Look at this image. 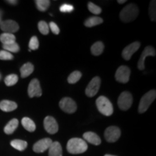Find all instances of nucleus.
<instances>
[{
    "mask_svg": "<svg viewBox=\"0 0 156 156\" xmlns=\"http://www.w3.org/2000/svg\"><path fill=\"white\" fill-rule=\"evenodd\" d=\"M10 144L12 147H13L15 149L19 151H23L24 150L26 149L27 146H28L27 142L21 140H14L11 142Z\"/></svg>",
    "mask_w": 156,
    "mask_h": 156,
    "instance_id": "25",
    "label": "nucleus"
},
{
    "mask_svg": "<svg viewBox=\"0 0 156 156\" xmlns=\"http://www.w3.org/2000/svg\"><path fill=\"white\" fill-rule=\"evenodd\" d=\"M13 55L7 51H0V59L1 60H12L13 59Z\"/></svg>",
    "mask_w": 156,
    "mask_h": 156,
    "instance_id": "34",
    "label": "nucleus"
},
{
    "mask_svg": "<svg viewBox=\"0 0 156 156\" xmlns=\"http://www.w3.org/2000/svg\"><path fill=\"white\" fill-rule=\"evenodd\" d=\"M1 17H2V12L0 11V23H1Z\"/></svg>",
    "mask_w": 156,
    "mask_h": 156,
    "instance_id": "39",
    "label": "nucleus"
},
{
    "mask_svg": "<svg viewBox=\"0 0 156 156\" xmlns=\"http://www.w3.org/2000/svg\"><path fill=\"white\" fill-rule=\"evenodd\" d=\"M83 138L85 141L94 145H99L101 143V138L94 132H87L83 134Z\"/></svg>",
    "mask_w": 156,
    "mask_h": 156,
    "instance_id": "16",
    "label": "nucleus"
},
{
    "mask_svg": "<svg viewBox=\"0 0 156 156\" xmlns=\"http://www.w3.org/2000/svg\"><path fill=\"white\" fill-rule=\"evenodd\" d=\"M156 97V91L155 90H151L149 92L145 93L143 96L142 97L141 100L140 101L139 108H138V112L140 114L145 112L149 108V107L155 99Z\"/></svg>",
    "mask_w": 156,
    "mask_h": 156,
    "instance_id": "4",
    "label": "nucleus"
},
{
    "mask_svg": "<svg viewBox=\"0 0 156 156\" xmlns=\"http://www.w3.org/2000/svg\"><path fill=\"white\" fill-rule=\"evenodd\" d=\"M38 30L44 35H47L49 33V27L45 21H40L38 24Z\"/></svg>",
    "mask_w": 156,
    "mask_h": 156,
    "instance_id": "30",
    "label": "nucleus"
},
{
    "mask_svg": "<svg viewBox=\"0 0 156 156\" xmlns=\"http://www.w3.org/2000/svg\"><path fill=\"white\" fill-rule=\"evenodd\" d=\"M22 125L27 131L33 132L36 130V124L34 121L28 117H24L22 119Z\"/></svg>",
    "mask_w": 156,
    "mask_h": 156,
    "instance_id": "21",
    "label": "nucleus"
},
{
    "mask_svg": "<svg viewBox=\"0 0 156 156\" xmlns=\"http://www.w3.org/2000/svg\"><path fill=\"white\" fill-rule=\"evenodd\" d=\"M105 139L108 142H115L119 139L121 136V131L117 126H109L106 129L104 133Z\"/></svg>",
    "mask_w": 156,
    "mask_h": 156,
    "instance_id": "9",
    "label": "nucleus"
},
{
    "mask_svg": "<svg viewBox=\"0 0 156 156\" xmlns=\"http://www.w3.org/2000/svg\"><path fill=\"white\" fill-rule=\"evenodd\" d=\"M101 87V79L99 77H93L85 90V94L88 97H93L97 94Z\"/></svg>",
    "mask_w": 156,
    "mask_h": 156,
    "instance_id": "7",
    "label": "nucleus"
},
{
    "mask_svg": "<svg viewBox=\"0 0 156 156\" xmlns=\"http://www.w3.org/2000/svg\"><path fill=\"white\" fill-rule=\"evenodd\" d=\"M131 72L130 69L126 66H121L117 69L115 77L119 83H126L129 80Z\"/></svg>",
    "mask_w": 156,
    "mask_h": 156,
    "instance_id": "8",
    "label": "nucleus"
},
{
    "mask_svg": "<svg viewBox=\"0 0 156 156\" xmlns=\"http://www.w3.org/2000/svg\"><path fill=\"white\" fill-rule=\"evenodd\" d=\"M81 77H82V73L80 72L75 71L70 74L69 77H68L67 81L69 84H75L76 83H77V82L80 80Z\"/></svg>",
    "mask_w": 156,
    "mask_h": 156,
    "instance_id": "27",
    "label": "nucleus"
},
{
    "mask_svg": "<svg viewBox=\"0 0 156 156\" xmlns=\"http://www.w3.org/2000/svg\"><path fill=\"white\" fill-rule=\"evenodd\" d=\"M18 124L19 122L17 119H12L7 123V124L5 126V129H4V131L7 134H12L17 128V126H18Z\"/></svg>",
    "mask_w": 156,
    "mask_h": 156,
    "instance_id": "19",
    "label": "nucleus"
},
{
    "mask_svg": "<svg viewBox=\"0 0 156 156\" xmlns=\"http://www.w3.org/2000/svg\"><path fill=\"white\" fill-rule=\"evenodd\" d=\"M104 156H116V155H108V154H107V155H105Z\"/></svg>",
    "mask_w": 156,
    "mask_h": 156,
    "instance_id": "40",
    "label": "nucleus"
},
{
    "mask_svg": "<svg viewBox=\"0 0 156 156\" xmlns=\"http://www.w3.org/2000/svg\"><path fill=\"white\" fill-rule=\"evenodd\" d=\"M18 81V77L15 74H12L5 77V83L7 86H12L15 85Z\"/></svg>",
    "mask_w": 156,
    "mask_h": 156,
    "instance_id": "28",
    "label": "nucleus"
},
{
    "mask_svg": "<svg viewBox=\"0 0 156 156\" xmlns=\"http://www.w3.org/2000/svg\"><path fill=\"white\" fill-rule=\"evenodd\" d=\"M67 150L71 154L83 153L87 150V145L80 138H72L67 142Z\"/></svg>",
    "mask_w": 156,
    "mask_h": 156,
    "instance_id": "1",
    "label": "nucleus"
},
{
    "mask_svg": "<svg viewBox=\"0 0 156 156\" xmlns=\"http://www.w3.org/2000/svg\"><path fill=\"white\" fill-rule=\"evenodd\" d=\"M103 22V19L101 18V17H90V18L87 19L86 21H85V25L87 28H92V27H94L95 25H100Z\"/></svg>",
    "mask_w": 156,
    "mask_h": 156,
    "instance_id": "24",
    "label": "nucleus"
},
{
    "mask_svg": "<svg viewBox=\"0 0 156 156\" xmlns=\"http://www.w3.org/2000/svg\"><path fill=\"white\" fill-rule=\"evenodd\" d=\"M16 38L13 34H7V33H4L0 36V41L2 43L3 45H8L10 44H13L15 42Z\"/></svg>",
    "mask_w": 156,
    "mask_h": 156,
    "instance_id": "22",
    "label": "nucleus"
},
{
    "mask_svg": "<svg viewBox=\"0 0 156 156\" xmlns=\"http://www.w3.org/2000/svg\"><path fill=\"white\" fill-rule=\"evenodd\" d=\"M3 48L5 51H7L10 53V52H14V53H17L20 51V47L18 44L16 43H13V44H10L8 45H3Z\"/></svg>",
    "mask_w": 156,
    "mask_h": 156,
    "instance_id": "29",
    "label": "nucleus"
},
{
    "mask_svg": "<svg viewBox=\"0 0 156 156\" xmlns=\"http://www.w3.org/2000/svg\"><path fill=\"white\" fill-rule=\"evenodd\" d=\"M52 142H53L50 138H44V139L39 140L34 144V147H33L34 151L38 153H44V151H46L50 147Z\"/></svg>",
    "mask_w": 156,
    "mask_h": 156,
    "instance_id": "14",
    "label": "nucleus"
},
{
    "mask_svg": "<svg viewBox=\"0 0 156 156\" xmlns=\"http://www.w3.org/2000/svg\"><path fill=\"white\" fill-rule=\"evenodd\" d=\"M39 47V41L38 38L36 36H33L30 38V42H29V48L30 50H36Z\"/></svg>",
    "mask_w": 156,
    "mask_h": 156,
    "instance_id": "33",
    "label": "nucleus"
},
{
    "mask_svg": "<svg viewBox=\"0 0 156 156\" xmlns=\"http://www.w3.org/2000/svg\"><path fill=\"white\" fill-rule=\"evenodd\" d=\"M28 95L30 98L41 97L42 95V90L40 83L37 79H34L30 81L28 86Z\"/></svg>",
    "mask_w": 156,
    "mask_h": 156,
    "instance_id": "10",
    "label": "nucleus"
},
{
    "mask_svg": "<svg viewBox=\"0 0 156 156\" xmlns=\"http://www.w3.org/2000/svg\"><path fill=\"white\" fill-rule=\"evenodd\" d=\"M124 2H126V0H122V1H121V0H118V3L119 4H123Z\"/></svg>",
    "mask_w": 156,
    "mask_h": 156,
    "instance_id": "38",
    "label": "nucleus"
},
{
    "mask_svg": "<svg viewBox=\"0 0 156 156\" xmlns=\"http://www.w3.org/2000/svg\"><path fill=\"white\" fill-rule=\"evenodd\" d=\"M155 1H151V5L149 7V14L152 21H155L156 17V7H155Z\"/></svg>",
    "mask_w": 156,
    "mask_h": 156,
    "instance_id": "32",
    "label": "nucleus"
},
{
    "mask_svg": "<svg viewBox=\"0 0 156 156\" xmlns=\"http://www.w3.org/2000/svg\"><path fill=\"white\" fill-rule=\"evenodd\" d=\"M34 70V67L32 64L30 62L23 64V67L20 68V75L21 77L25 78L28 77L29 75H30L33 73Z\"/></svg>",
    "mask_w": 156,
    "mask_h": 156,
    "instance_id": "20",
    "label": "nucleus"
},
{
    "mask_svg": "<svg viewBox=\"0 0 156 156\" xmlns=\"http://www.w3.org/2000/svg\"><path fill=\"white\" fill-rule=\"evenodd\" d=\"M7 2L12 4V5H16L17 3V1H7Z\"/></svg>",
    "mask_w": 156,
    "mask_h": 156,
    "instance_id": "37",
    "label": "nucleus"
},
{
    "mask_svg": "<svg viewBox=\"0 0 156 156\" xmlns=\"http://www.w3.org/2000/svg\"><path fill=\"white\" fill-rule=\"evenodd\" d=\"M17 105L16 103L10 101H2L0 102V109L5 112H10L17 108Z\"/></svg>",
    "mask_w": 156,
    "mask_h": 156,
    "instance_id": "18",
    "label": "nucleus"
},
{
    "mask_svg": "<svg viewBox=\"0 0 156 156\" xmlns=\"http://www.w3.org/2000/svg\"><path fill=\"white\" fill-rule=\"evenodd\" d=\"M0 78H1V75H0Z\"/></svg>",
    "mask_w": 156,
    "mask_h": 156,
    "instance_id": "41",
    "label": "nucleus"
},
{
    "mask_svg": "<svg viewBox=\"0 0 156 156\" xmlns=\"http://www.w3.org/2000/svg\"><path fill=\"white\" fill-rule=\"evenodd\" d=\"M59 107L62 111L67 114H73L77 110V104L73 99L66 97L59 102Z\"/></svg>",
    "mask_w": 156,
    "mask_h": 156,
    "instance_id": "6",
    "label": "nucleus"
},
{
    "mask_svg": "<svg viewBox=\"0 0 156 156\" xmlns=\"http://www.w3.org/2000/svg\"><path fill=\"white\" fill-rule=\"evenodd\" d=\"M96 106L101 114L106 116L112 115L114 112L112 103L105 96H100L96 100Z\"/></svg>",
    "mask_w": 156,
    "mask_h": 156,
    "instance_id": "3",
    "label": "nucleus"
},
{
    "mask_svg": "<svg viewBox=\"0 0 156 156\" xmlns=\"http://www.w3.org/2000/svg\"><path fill=\"white\" fill-rule=\"evenodd\" d=\"M139 14L137 6L134 4L126 5L120 12V19L124 23H129L134 21Z\"/></svg>",
    "mask_w": 156,
    "mask_h": 156,
    "instance_id": "2",
    "label": "nucleus"
},
{
    "mask_svg": "<svg viewBox=\"0 0 156 156\" xmlns=\"http://www.w3.org/2000/svg\"><path fill=\"white\" fill-rule=\"evenodd\" d=\"M155 56V50L153 47L151 46H148L145 47L143 51L140 56V58L139 59L137 64V67L140 70H143L145 69V58L147 56Z\"/></svg>",
    "mask_w": 156,
    "mask_h": 156,
    "instance_id": "11",
    "label": "nucleus"
},
{
    "mask_svg": "<svg viewBox=\"0 0 156 156\" xmlns=\"http://www.w3.org/2000/svg\"><path fill=\"white\" fill-rule=\"evenodd\" d=\"M0 28L4 32L7 33V34H12L17 32L19 30V25L16 22L12 20H5L0 23Z\"/></svg>",
    "mask_w": 156,
    "mask_h": 156,
    "instance_id": "13",
    "label": "nucleus"
},
{
    "mask_svg": "<svg viewBox=\"0 0 156 156\" xmlns=\"http://www.w3.org/2000/svg\"><path fill=\"white\" fill-rule=\"evenodd\" d=\"M59 10L62 12H71L74 10V7L73 5H69V4H63L60 7Z\"/></svg>",
    "mask_w": 156,
    "mask_h": 156,
    "instance_id": "35",
    "label": "nucleus"
},
{
    "mask_svg": "<svg viewBox=\"0 0 156 156\" xmlns=\"http://www.w3.org/2000/svg\"><path fill=\"white\" fill-rule=\"evenodd\" d=\"M133 98L129 92L124 91L121 93L118 98V106L122 111H126L132 106Z\"/></svg>",
    "mask_w": 156,
    "mask_h": 156,
    "instance_id": "5",
    "label": "nucleus"
},
{
    "mask_svg": "<svg viewBox=\"0 0 156 156\" xmlns=\"http://www.w3.org/2000/svg\"><path fill=\"white\" fill-rule=\"evenodd\" d=\"M140 47V42H134L124 48L122 51V57L125 60H129L135 52Z\"/></svg>",
    "mask_w": 156,
    "mask_h": 156,
    "instance_id": "15",
    "label": "nucleus"
},
{
    "mask_svg": "<svg viewBox=\"0 0 156 156\" xmlns=\"http://www.w3.org/2000/svg\"><path fill=\"white\" fill-rule=\"evenodd\" d=\"M103 49H104V45H103V43L98 41L93 44V46H91L90 51L91 53L94 56H99L103 53Z\"/></svg>",
    "mask_w": 156,
    "mask_h": 156,
    "instance_id": "23",
    "label": "nucleus"
},
{
    "mask_svg": "<svg viewBox=\"0 0 156 156\" xmlns=\"http://www.w3.org/2000/svg\"><path fill=\"white\" fill-rule=\"evenodd\" d=\"M48 156H62V147L59 142H52L48 148Z\"/></svg>",
    "mask_w": 156,
    "mask_h": 156,
    "instance_id": "17",
    "label": "nucleus"
},
{
    "mask_svg": "<svg viewBox=\"0 0 156 156\" xmlns=\"http://www.w3.org/2000/svg\"><path fill=\"white\" fill-rule=\"evenodd\" d=\"M35 2L36 4L37 8L41 12H45L47 10L51 4V2L48 0H36Z\"/></svg>",
    "mask_w": 156,
    "mask_h": 156,
    "instance_id": "26",
    "label": "nucleus"
},
{
    "mask_svg": "<svg viewBox=\"0 0 156 156\" xmlns=\"http://www.w3.org/2000/svg\"><path fill=\"white\" fill-rule=\"evenodd\" d=\"M87 7H88V10L95 15H99L102 12L101 7H99L98 6L95 5L93 2H89L87 5Z\"/></svg>",
    "mask_w": 156,
    "mask_h": 156,
    "instance_id": "31",
    "label": "nucleus"
},
{
    "mask_svg": "<svg viewBox=\"0 0 156 156\" xmlns=\"http://www.w3.org/2000/svg\"><path fill=\"white\" fill-rule=\"evenodd\" d=\"M44 126L48 133L54 134L58 132V126L55 119L52 116H46L44 122Z\"/></svg>",
    "mask_w": 156,
    "mask_h": 156,
    "instance_id": "12",
    "label": "nucleus"
},
{
    "mask_svg": "<svg viewBox=\"0 0 156 156\" xmlns=\"http://www.w3.org/2000/svg\"><path fill=\"white\" fill-rule=\"evenodd\" d=\"M49 27H50L51 30V31H52V33H53L54 34L58 35V34H59V32H60L59 28H58L57 25H56L55 23L51 22L49 23Z\"/></svg>",
    "mask_w": 156,
    "mask_h": 156,
    "instance_id": "36",
    "label": "nucleus"
}]
</instances>
